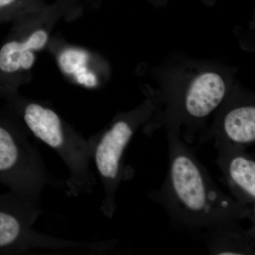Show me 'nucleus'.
Segmentation results:
<instances>
[{
  "mask_svg": "<svg viewBox=\"0 0 255 255\" xmlns=\"http://www.w3.org/2000/svg\"><path fill=\"white\" fill-rule=\"evenodd\" d=\"M9 110L28 133L56 152L69 172L65 190L69 196L91 192L95 177L90 169L95 137L87 139L48 104L16 94L8 98Z\"/></svg>",
  "mask_w": 255,
  "mask_h": 255,
  "instance_id": "f257e3e1",
  "label": "nucleus"
},
{
  "mask_svg": "<svg viewBox=\"0 0 255 255\" xmlns=\"http://www.w3.org/2000/svg\"><path fill=\"white\" fill-rule=\"evenodd\" d=\"M80 14L81 8L75 0H58L14 20L11 37L0 49V74L9 80L7 98L31 82L37 53L46 49L57 23L62 19L73 21Z\"/></svg>",
  "mask_w": 255,
  "mask_h": 255,
  "instance_id": "f03ea898",
  "label": "nucleus"
},
{
  "mask_svg": "<svg viewBox=\"0 0 255 255\" xmlns=\"http://www.w3.org/2000/svg\"><path fill=\"white\" fill-rule=\"evenodd\" d=\"M30 134L12 112L0 116V184L11 192L41 202L46 187L65 189L47 169Z\"/></svg>",
  "mask_w": 255,
  "mask_h": 255,
  "instance_id": "7ed1b4c3",
  "label": "nucleus"
},
{
  "mask_svg": "<svg viewBox=\"0 0 255 255\" xmlns=\"http://www.w3.org/2000/svg\"><path fill=\"white\" fill-rule=\"evenodd\" d=\"M43 212L41 202L30 200L11 191L0 194V255L82 254L100 247L38 232L33 225Z\"/></svg>",
  "mask_w": 255,
  "mask_h": 255,
  "instance_id": "20e7f679",
  "label": "nucleus"
},
{
  "mask_svg": "<svg viewBox=\"0 0 255 255\" xmlns=\"http://www.w3.org/2000/svg\"><path fill=\"white\" fill-rule=\"evenodd\" d=\"M132 134L133 128L130 122L121 119L102 135L95 137L92 158L105 187L102 209L109 216L113 214L115 207L116 191L122 176V158Z\"/></svg>",
  "mask_w": 255,
  "mask_h": 255,
  "instance_id": "39448f33",
  "label": "nucleus"
},
{
  "mask_svg": "<svg viewBox=\"0 0 255 255\" xmlns=\"http://www.w3.org/2000/svg\"><path fill=\"white\" fill-rule=\"evenodd\" d=\"M172 185L179 200L194 212H205L211 199L200 169L186 155L174 158L171 168Z\"/></svg>",
  "mask_w": 255,
  "mask_h": 255,
  "instance_id": "423d86ee",
  "label": "nucleus"
},
{
  "mask_svg": "<svg viewBox=\"0 0 255 255\" xmlns=\"http://www.w3.org/2000/svg\"><path fill=\"white\" fill-rule=\"evenodd\" d=\"M46 49L54 57L63 76L71 83L85 88L97 86V76L91 68L92 55L88 50L68 43L58 35L52 36Z\"/></svg>",
  "mask_w": 255,
  "mask_h": 255,
  "instance_id": "0eeeda50",
  "label": "nucleus"
},
{
  "mask_svg": "<svg viewBox=\"0 0 255 255\" xmlns=\"http://www.w3.org/2000/svg\"><path fill=\"white\" fill-rule=\"evenodd\" d=\"M226 93L223 79L216 73L203 74L191 84L186 99L188 113L197 118L206 117L220 105Z\"/></svg>",
  "mask_w": 255,
  "mask_h": 255,
  "instance_id": "6e6552de",
  "label": "nucleus"
},
{
  "mask_svg": "<svg viewBox=\"0 0 255 255\" xmlns=\"http://www.w3.org/2000/svg\"><path fill=\"white\" fill-rule=\"evenodd\" d=\"M224 128L228 137L237 143L255 141V107H240L231 111L225 119Z\"/></svg>",
  "mask_w": 255,
  "mask_h": 255,
  "instance_id": "1a4fd4ad",
  "label": "nucleus"
},
{
  "mask_svg": "<svg viewBox=\"0 0 255 255\" xmlns=\"http://www.w3.org/2000/svg\"><path fill=\"white\" fill-rule=\"evenodd\" d=\"M231 179L242 191L254 199L255 197V163L243 156L234 157L229 164Z\"/></svg>",
  "mask_w": 255,
  "mask_h": 255,
  "instance_id": "9d476101",
  "label": "nucleus"
},
{
  "mask_svg": "<svg viewBox=\"0 0 255 255\" xmlns=\"http://www.w3.org/2000/svg\"><path fill=\"white\" fill-rule=\"evenodd\" d=\"M43 0H0V13L8 11L11 18L42 9L46 6Z\"/></svg>",
  "mask_w": 255,
  "mask_h": 255,
  "instance_id": "9b49d317",
  "label": "nucleus"
}]
</instances>
